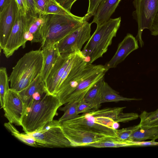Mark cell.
Wrapping results in <instances>:
<instances>
[{
  "label": "cell",
  "mask_w": 158,
  "mask_h": 158,
  "mask_svg": "<svg viewBox=\"0 0 158 158\" xmlns=\"http://www.w3.org/2000/svg\"><path fill=\"white\" fill-rule=\"evenodd\" d=\"M62 106L56 95L46 94L34 101L26 110L22 121L25 133H31L42 128L52 120L57 110Z\"/></svg>",
  "instance_id": "6da1fadb"
},
{
  "label": "cell",
  "mask_w": 158,
  "mask_h": 158,
  "mask_svg": "<svg viewBox=\"0 0 158 158\" xmlns=\"http://www.w3.org/2000/svg\"><path fill=\"white\" fill-rule=\"evenodd\" d=\"M43 64L41 48L26 53L13 68L9 77L10 89L18 92L26 88L41 74Z\"/></svg>",
  "instance_id": "7a4b0ae2"
},
{
  "label": "cell",
  "mask_w": 158,
  "mask_h": 158,
  "mask_svg": "<svg viewBox=\"0 0 158 158\" xmlns=\"http://www.w3.org/2000/svg\"><path fill=\"white\" fill-rule=\"evenodd\" d=\"M121 18H110L96 30L84 47L82 53L85 61L90 64L102 56L112 44L119 28Z\"/></svg>",
  "instance_id": "3957f363"
},
{
  "label": "cell",
  "mask_w": 158,
  "mask_h": 158,
  "mask_svg": "<svg viewBox=\"0 0 158 158\" xmlns=\"http://www.w3.org/2000/svg\"><path fill=\"white\" fill-rule=\"evenodd\" d=\"M41 27L43 40L41 46L48 43H57L81 27L85 22L84 16L75 15L49 14L43 15Z\"/></svg>",
  "instance_id": "277c9868"
},
{
  "label": "cell",
  "mask_w": 158,
  "mask_h": 158,
  "mask_svg": "<svg viewBox=\"0 0 158 158\" xmlns=\"http://www.w3.org/2000/svg\"><path fill=\"white\" fill-rule=\"evenodd\" d=\"M27 133L37 141L40 147H72L71 143L64 133L58 120L53 119L41 129Z\"/></svg>",
  "instance_id": "5b68a950"
},
{
  "label": "cell",
  "mask_w": 158,
  "mask_h": 158,
  "mask_svg": "<svg viewBox=\"0 0 158 158\" xmlns=\"http://www.w3.org/2000/svg\"><path fill=\"white\" fill-rule=\"evenodd\" d=\"M133 3L138 26L136 39L142 47L144 44L142 39V32L145 29H150L158 13V0H134Z\"/></svg>",
  "instance_id": "8992f818"
},
{
  "label": "cell",
  "mask_w": 158,
  "mask_h": 158,
  "mask_svg": "<svg viewBox=\"0 0 158 158\" xmlns=\"http://www.w3.org/2000/svg\"><path fill=\"white\" fill-rule=\"evenodd\" d=\"M91 23L86 21L80 27L57 42L61 55L69 54L81 51L83 45L91 37Z\"/></svg>",
  "instance_id": "52a82bcc"
},
{
  "label": "cell",
  "mask_w": 158,
  "mask_h": 158,
  "mask_svg": "<svg viewBox=\"0 0 158 158\" xmlns=\"http://www.w3.org/2000/svg\"><path fill=\"white\" fill-rule=\"evenodd\" d=\"M27 15L18 10L15 21L6 44L3 49V53L7 58L14 54L20 47H25L26 42L24 35Z\"/></svg>",
  "instance_id": "ba28073f"
},
{
  "label": "cell",
  "mask_w": 158,
  "mask_h": 158,
  "mask_svg": "<svg viewBox=\"0 0 158 158\" xmlns=\"http://www.w3.org/2000/svg\"><path fill=\"white\" fill-rule=\"evenodd\" d=\"M8 122L22 126L25 112L24 103L18 92L10 89L6 93L2 108Z\"/></svg>",
  "instance_id": "9c48e42d"
},
{
  "label": "cell",
  "mask_w": 158,
  "mask_h": 158,
  "mask_svg": "<svg viewBox=\"0 0 158 158\" xmlns=\"http://www.w3.org/2000/svg\"><path fill=\"white\" fill-rule=\"evenodd\" d=\"M76 52L60 55L44 82L47 94L55 95L60 81Z\"/></svg>",
  "instance_id": "30bf717a"
},
{
  "label": "cell",
  "mask_w": 158,
  "mask_h": 158,
  "mask_svg": "<svg viewBox=\"0 0 158 158\" xmlns=\"http://www.w3.org/2000/svg\"><path fill=\"white\" fill-rule=\"evenodd\" d=\"M63 131L73 147L88 146L107 136L60 123Z\"/></svg>",
  "instance_id": "8fae6325"
},
{
  "label": "cell",
  "mask_w": 158,
  "mask_h": 158,
  "mask_svg": "<svg viewBox=\"0 0 158 158\" xmlns=\"http://www.w3.org/2000/svg\"><path fill=\"white\" fill-rule=\"evenodd\" d=\"M18 10L15 0H12L8 5L0 12V50L4 48L13 26Z\"/></svg>",
  "instance_id": "7c38bea8"
},
{
  "label": "cell",
  "mask_w": 158,
  "mask_h": 158,
  "mask_svg": "<svg viewBox=\"0 0 158 158\" xmlns=\"http://www.w3.org/2000/svg\"><path fill=\"white\" fill-rule=\"evenodd\" d=\"M60 123L96 133L104 135L107 137H117L116 130L90 121L83 114L78 115L76 118L66 121Z\"/></svg>",
  "instance_id": "4fadbf2b"
},
{
  "label": "cell",
  "mask_w": 158,
  "mask_h": 158,
  "mask_svg": "<svg viewBox=\"0 0 158 158\" xmlns=\"http://www.w3.org/2000/svg\"><path fill=\"white\" fill-rule=\"evenodd\" d=\"M137 41L132 34H127L119 44L117 51L113 56L104 65L106 71L110 69L115 68L131 52L138 49Z\"/></svg>",
  "instance_id": "5bb4252c"
},
{
  "label": "cell",
  "mask_w": 158,
  "mask_h": 158,
  "mask_svg": "<svg viewBox=\"0 0 158 158\" xmlns=\"http://www.w3.org/2000/svg\"><path fill=\"white\" fill-rule=\"evenodd\" d=\"M18 93L24 103L25 111L34 101L40 99L47 93L40 74L28 86Z\"/></svg>",
  "instance_id": "9a60e30c"
},
{
  "label": "cell",
  "mask_w": 158,
  "mask_h": 158,
  "mask_svg": "<svg viewBox=\"0 0 158 158\" xmlns=\"http://www.w3.org/2000/svg\"><path fill=\"white\" fill-rule=\"evenodd\" d=\"M107 72L106 69L87 77L82 80L77 86L74 91L68 97L65 104L74 102H79L83 99L89 90L96 83L104 78Z\"/></svg>",
  "instance_id": "2e32d148"
},
{
  "label": "cell",
  "mask_w": 158,
  "mask_h": 158,
  "mask_svg": "<svg viewBox=\"0 0 158 158\" xmlns=\"http://www.w3.org/2000/svg\"><path fill=\"white\" fill-rule=\"evenodd\" d=\"M41 48L43 55V64L40 75L44 82L61 54L57 42L46 43L41 46Z\"/></svg>",
  "instance_id": "e0dca14e"
},
{
  "label": "cell",
  "mask_w": 158,
  "mask_h": 158,
  "mask_svg": "<svg viewBox=\"0 0 158 158\" xmlns=\"http://www.w3.org/2000/svg\"><path fill=\"white\" fill-rule=\"evenodd\" d=\"M121 0H102L94 15L92 23L101 25L110 19Z\"/></svg>",
  "instance_id": "ac0fdd59"
},
{
  "label": "cell",
  "mask_w": 158,
  "mask_h": 158,
  "mask_svg": "<svg viewBox=\"0 0 158 158\" xmlns=\"http://www.w3.org/2000/svg\"><path fill=\"white\" fill-rule=\"evenodd\" d=\"M158 139V126L140 127L131 135L129 140L132 142H140L148 139L155 141Z\"/></svg>",
  "instance_id": "d6986e66"
},
{
  "label": "cell",
  "mask_w": 158,
  "mask_h": 158,
  "mask_svg": "<svg viewBox=\"0 0 158 158\" xmlns=\"http://www.w3.org/2000/svg\"><path fill=\"white\" fill-rule=\"evenodd\" d=\"M101 92V104L107 102L130 101L141 100L140 99L127 98L120 95L104 80L102 83Z\"/></svg>",
  "instance_id": "ffe728a7"
},
{
  "label": "cell",
  "mask_w": 158,
  "mask_h": 158,
  "mask_svg": "<svg viewBox=\"0 0 158 158\" xmlns=\"http://www.w3.org/2000/svg\"><path fill=\"white\" fill-rule=\"evenodd\" d=\"M135 144V142L129 140H123L117 137H107L90 144L88 146L98 148H118L132 146Z\"/></svg>",
  "instance_id": "44dd1931"
},
{
  "label": "cell",
  "mask_w": 158,
  "mask_h": 158,
  "mask_svg": "<svg viewBox=\"0 0 158 158\" xmlns=\"http://www.w3.org/2000/svg\"><path fill=\"white\" fill-rule=\"evenodd\" d=\"M104 78L102 79L93 86L85 95L83 99L92 104L94 110H97L101 106V88Z\"/></svg>",
  "instance_id": "7402d4cb"
},
{
  "label": "cell",
  "mask_w": 158,
  "mask_h": 158,
  "mask_svg": "<svg viewBox=\"0 0 158 158\" xmlns=\"http://www.w3.org/2000/svg\"><path fill=\"white\" fill-rule=\"evenodd\" d=\"M4 126L13 136L23 143L32 147H40L38 143L33 137L28 133H20L13 124L8 122L4 123Z\"/></svg>",
  "instance_id": "603a6c76"
},
{
  "label": "cell",
  "mask_w": 158,
  "mask_h": 158,
  "mask_svg": "<svg viewBox=\"0 0 158 158\" xmlns=\"http://www.w3.org/2000/svg\"><path fill=\"white\" fill-rule=\"evenodd\" d=\"M140 126L150 127L158 126V109L150 112L143 111L139 115Z\"/></svg>",
  "instance_id": "cb8c5ba5"
},
{
  "label": "cell",
  "mask_w": 158,
  "mask_h": 158,
  "mask_svg": "<svg viewBox=\"0 0 158 158\" xmlns=\"http://www.w3.org/2000/svg\"><path fill=\"white\" fill-rule=\"evenodd\" d=\"M78 102L68 103L64 106L59 108V110L64 112L62 116L59 119L60 123L74 119L79 114L77 112V105Z\"/></svg>",
  "instance_id": "d4e9b609"
},
{
  "label": "cell",
  "mask_w": 158,
  "mask_h": 158,
  "mask_svg": "<svg viewBox=\"0 0 158 158\" xmlns=\"http://www.w3.org/2000/svg\"><path fill=\"white\" fill-rule=\"evenodd\" d=\"M49 14L74 15L71 12L63 8L56 0H48L44 15Z\"/></svg>",
  "instance_id": "484cf974"
},
{
  "label": "cell",
  "mask_w": 158,
  "mask_h": 158,
  "mask_svg": "<svg viewBox=\"0 0 158 158\" xmlns=\"http://www.w3.org/2000/svg\"><path fill=\"white\" fill-rule=\"evenodd\" d=\"M8 77L6 68L1 67L0 69V99L1 108H2L5 95L10 89Z\"/></svg>",
  "instance_id": "4316f807"
},
{
  "label": "cell",
  "mask_w": 158,
  "mask_h": 158,
  "mask_svg": "<svg viewBox=\"0 0 158 158\" xmlns=\"http://www.w3.org/2000/svg\"><path fill=\"white\" fill-rule=\"evenodd\" d=\"M140 126L139 124L123 128L119 130H116V135L117 138L123 140H129L131 135Z\"/></svg>",
  "instance_id": "83f0119b"
},
{
  "label": "cell",
  "mask_w": 158,
  "mask_h": 158,
  "mask_svg": "<svg viewBox=\"0 0 158 158\" xmlns=\"http://www.w3.org/2000/svg\"><path fill=\"white\" fill-rule=\"evenodd\" d=\"M102 0H89V4L88 10L84 16V20L87 21L90 17L94 16L99 3Z\"/></svg>",
  "instance_id": "f1b7e54d"
},
{
  "label": "cell",
  "mask_w": 158,
  "mask_h": 158,
  "mask_svg": "<svg viewBox=\"0 0 158 158\" xmlns=\"http://www.w3.org/2000/svg\"><path fill=\"white\" fill-rule=\"evenodd\" d=\"M77 112L79 114L81 113H86L94 110V106L83 99L78 102L77 107Z\"/></svg>",
  "instance_id": "f546056e"
},
{
  "label": "cell",
  "mask_w": 158,
  "mask_h": 158,
  "mask_svg": "<svg viewBox=\"0 0 158 158\" xmlns=\"http://www.w3.org/2000/svg\"><path fill=\"white\" fill-rule=\"evenodd\" d=\"M18 10L25 15H29V9L26 0H15Z\"/></svg>",
  "instance_id": "4dcf8cb0"
},
{
  "label": "cell",
  "mask_w": 158,
  "mask_h": 158,
  "mask_svg": "<svg viewBox=\"0 0 158 158\" xmlns=\"http://www.w3.org/2000/svg\"><path fill=\"white\" fill-rule=\"evenodd\" d=\"M40 16L44 15L48 0H34Z\"/></svg>",
  "instance_id": "1f68e13d"
},
{
  "label": "cell",
  "mask_w": 158,
  "mask_h": 158,
  "mask_svg": "<svg viewBox=\"0 0 158 158\" xmlns=\"http://www.w3.org/2000/svg\"><path fill=\"white\" fill-rule=\"evenodd\" d=\"M29 9V15L34 17H39L34 0H26Z\"/></svg>",
  "instance_id": "d6a6232c"
},
{
  "label": "cell",
  "mask_w": 158,
  "mask_h": 158,
  "mask_svg": "<svg viewBox=\"0 0 158 158\" xmlns=\"http://www.w3.org/2000/svg\"><path fill=\"white\" fill-rule=\"evenodd\" d=\"M63 8L70 12L73 4L77 0H56Z\"/></svg>",
  "instance_id": "836d02e7"
},
{
  "label": "cell",
  "mask_w": 158,
  "mask_h": 158,
  "mask_svg": "<svg viewBox=\"0 0 158 158\" xmlns=\"http://www.w3.org/2000/svg\"><path fill=\"white\" fill-rule=\"evenodd\" d=\"M149 30L152 35H158V13L156 16Z\"/></svg>",
  "instance_id": "e575fe53"
},
{
  "label": "cell",
  "mask_w": 158,
  "mask_h": 158,
  "mask_svg": "<svg viewBox=\"0 0 158 158\" xmlns=\"http://www.w3.org/2000/svg\"><path fill=\"white\" fill-rule=\"evenodd\" d=\"M12 0H0V12H2L10 4Z\"/></svg>",
  "instance_id": "d590c367"
}]
</instances>
